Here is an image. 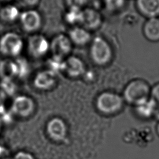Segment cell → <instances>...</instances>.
Listing matches in <instances>:
<instances>
[{
	"label": "cell",
	"instance_id": "cell-1",
	"mask_svg": "<svg viewBox=\"0 0 159 159\" xmlns=\"http://www.w3.org/2000/svg\"><path fill=\"white\" fill-rule=\"evenodd\" d=\"M151 88L147 82L141 79L130 81L123 92V98L127 102L137 106L150 98Z\"/></svg>",
	"mask_w": 159,
	"mask_h": 159
},
{
	"label": "cell",
	"instance_id": "cell-2",
	"mask_svg": "<svg viewBox=\"0 0 159 159\" xmlns=\"http://www.w3.org/2000/svg\"><path fill=\"white\" fill-rule=\"evenodd\" d=\"M89 53L93 61L99 66L108 64L113 56L110 44L101 36L95 37L92 40Z\"/></svg>",
	"mask_w": 159,
	"mask_h": 159
},
{
	"label": "cell",
	"instance_id": "cell-3",
	"mask_svg": "<svg viewBox=\"0 0 159 159\" xmlns=\"http://www.w3.org/2000/svg\"><path fill=\"white\" fill-rule=\"evenodd\" d=\"M124 101L123 97L119 94L111 91H105L97 97L96 107L103 114L112 115L122 109Z\"/></svg>",
	"mask_w": 159,
	"mask_h": 159
},
{
	"label": "cell",
	"instance_id": "cell-4",
	"mask_svg": "<svg viewBox=\"0 0 159 159\" xmlns=\"http://www.w3.org/2000/svg\"><path fill=\"white\" fill-rule=\"evenodd\" d=\"M72 42L68 35L63 34L55 35L50 42V50L52 55L64 58L70 54L72 50Z\"/></svg>",
	"mask_w": 159,
	"mask_h": 159
},
{
	"label": "cell",
	"instance_id": "cell-5",
	"mask_svg": "<svg viewBox=\"0 0 159 159\" xmlns=\"http://www.w3.org/2000/svg\"><path fill=\"white\" fill-rule=\"evenodd\" d=\"M46 132L52 140L61 142L66 138L67 134L66 125L62 119L54 117L48 122Z\"/></svg>",
	"mask_w": 159,
	"mask_h": 159
},
{
	"label": "cell",
	"instance_id": "cell-6",
	"mask_svg": "<svg viewBox=\"0 0 159 159\" xmlns=\"http://www.w3.org/2000/svg\"><path fill=\"white\" fill-rule=\"evenodd\" d=\"M29 47L31 53L36 57L44 56L50 50V42L42 35H36L30 39Z\"/></svg>",
	"mask_w": 159,
	"mask_h": 159
},
{
	"label": "cell",
	"instance_id": "cell-7",
	"mask_svg": "<svg viewBox=\"0 0 159 159\" xmlns=\"http://www.w3.org/2000/svg\"><path fill=\"white\" fill-rule=\"evenodd\" d=\"M86 71L83 61L78 57L69 56L65 59V71L66 75L71 78H78L84 75Z\"/></svg>",
	"mask_w": 159,
	"mask_h": 159
},
{
	"label": "cell",
	"instance_id": "cell-8",
	"mask_svg": "<svg viewBox=\"0 0 159 159\" xmlns=\"http://www.w3.org/2000/svg\"><path fill=\"white\" fill-rule=\"evenodd\" d=\"M102 23L101 14L94 9L88 7L83 10L81 25L88 30L98 29Z\"/></svg>",
	"mask_w": 159,
	"mask_h": 159
},
{
	"label": "cell",
	"instance_id": "cell-9",
	"mask_svg": "<svg viewBox=\"0 0 159 159\" xmlns=\"http://www.w3.org/2000/svg\"><path fill=\"white\" fill-rule=\"evenodd\" d=\"M136 6L147 19L159 17V0H136Z\"/></svg>",
	"mask_w": 159,
	"mask_h": 159
},
{
	"label": "cell",
	"instance_id": "cell-10",
	"mask_svg": "<svg viewBox=\"0 0 159 159\" xmlns=\"http://www.w3.org/2000/svg\"><path fill=\"white\" fill-rule=\"evenodd\" d=\"M68 36L73 44L80 46L84 45L91 40V35L89 31L79 25L72 27L70 30Z\"/></svg>",
	"mask_w": 159,
	"mask_h": 159
},
{
	"label": "cell",
	"instance_id": "cell-11",
	"mask_svg": "<svg viewBox=\"0 0 159 159\" xmlns=\"http://www.w3.org/2000/svg\"><path fill=\"white\" fill-rule=\"evenodd\" d=\"M56 75L48 70L39 72L34 80V84L40 90H49L56 84Z\"/></svg>",
	"mask_w": 159,
	"mask_h": 159
},
{
	"label": "cell",
	"instance_id": "cell-12",
	"mask_svg": "<svg viewBox=\"0 0 159 159\" xmlns=\"http://www.w3.org/2000/svg\"><path fill=\"white\" fill-rule=\"evenodd\" d=\"M22 21L25 29L28 31H35L42 25V17L36 11L30 10L22 15Z\"/></svg>",
	"mask_w": 159,
	"mask_h": 159
},
{
	"label": "cell",
	"instance_id": "cell-13",
	"mask_svg": "<svg viewBox=\"0 0 159 159\" xmlns=\"http://www.w3.org/2000/svg\"><path fill=\"white\" fill-rule=\"evenodd\" d=\"M143 33L148 40L159 42V17L147 19L143 24Z\"/></svg>",
	"mask_w": 159,
	"mask_h": 159
},
{
	"label": "cell",
	"instance_id": "cell-14",
	"mask_svg": "<svg viewBox=\"0 0 159 159\" xmlns=\"http://www.w3.org/2000/svg\"><path fill=\"white\" fill-rule=\"evenodd\" d=\"M157 105L151 98H148L135 106L137 113L142 117L148 118L153 116Z\"/></svg>",
	"mask_w": 159,
	"mask_h": 159
},
{
	"label": "cell",
	"instance_id": "cell-15",
	"mask_svg": "<svg viewBox=\"0 0 159 159\" xmlns=\"http://www.w3.org/2000/svg\"><path fill=\"white\" fill-rule=\"evenodd\" d=\"M83 17V9L77 7H70L66 12L65 20L71 25H78L81 23Z\"/></svg>",
	"mask_w": 159,
	"mask_h": 159
},
{
	"label": "cell",
	"instance_id": "cell-16",
	"mask_svg": "<svg viewBox=\"0 0 159 159\" xmlns=\"http://www.w3.org/2000/svg\"><path fill=\"white\" fill-rule=\"evenodd\" d=\"M65 59L58 56L52 55V57L48 61V70L52 73L58 75V73L65 71Z\"/></svg>",
	"mask_w": 159,
	"mask_h": 159
},
{
	"label": "cell",
	"instance_id": "cell-17",
	"mask_svg": "<svg viewBox=\"0 0 159 159\" xmlns=\"http://www.w3.org/2000/svg\"><path fill=\"white\" fill-rule=\"evenodd\" d=\"M17 104L19 109V112L24 116L30 115L34 109V103L33 101L27 97L20 98Z\"/></svg>",
	"mask_w": 159,
	"mask_h": 159
},
{
	"label": "cell",
	"instance_id": "cell-18",
	"mask_svg": "<svg viewBox=\"0 0 159 159\" xmlns=\"http://www.w3.org/2000/svg\"><path fill=\"white\" fill-rule=\"evenodd\" d=\"M104 6L110 12H116L120 10L125 5V0H104Z\"/></svg>",
	"mask_w": 159,
	"mask_h": 159
},
{
	"label": "cell",
	"instance_id": "cell-19",
	"mask_svg": "<svg viewBox=\"0 0 159 159\" xmlns=\"http://www.w3.org/2000/svg\"><path fill=\"white\" fill-rule=\"evenodd\" d=\"M150 98L154 101L156 104L159 106V82L151 88Z\"/></svg>",
	"mask_w": 159,
	"mask_h": 159
},
{
	"label": "cell",
	"instance_id": "cell-20",
	"mask_svg": "<svg viewBox=\"0 0 159 159\" xmlns=\"http://www.w3.org/2000/svg\"><path fill=\"white\" fill-rule=\"evenodd\" d=\"M66 3L70 7H77L81 8L87 2V0H65Z\"/></svg>",
	"mask_w": 159,
	"mask_h": 159
},
{
	"label": "cell",
	"instance_id": "cell-21",
	"mask_svg": "<svg viewBox=\"0 0 159 159\" xmlns=\"http://www.w3.org/2000/svg\"><path fill=\"white\" fill-rule=\"evenodd\" d=\"M14 159H34V158L31 154L22 152L17 153Z\"/></svg>",
	"mask_w": 159,
	"mask_h": 159
},
{
	"label": "cell",
	"instance_id": "cell-22",
	"mask_svg": "<svg viewBox=\"0 0 159 159\" xmlns=\"http://www.w3.org/2000/svg\"><path fill=\"white\" fill-rule=\"evenodd\" d=\"M20 1H22L24 6H34L37 5L39 2V0H20Z\"/></svg>",
	"mask_w": 159,
	"mask_h": 159
},
{
	"label": "cell",
	"instance_id": "cell-23",
	"mask_svg": "<svg viewBox=\"0 0 159 159\" xmlns=\"http://www.w3.org/2000/svg\"><path fill=\"white\" fill-rule=\"evenodd\" d=\"M153 116L159 120V106H157L156 109H155V111L154 112V114H153Z\"/></svg>",
	"mask_w": 159,
	"mask_h": 159
},
{
	"label": "cell",
	"instance_id": "cell-24",
	"mask_svg": "<svg viewBox=\"0 0 159 159\" xmlns=\"http://www.w3.org/2000/svg\"><path fill=\"white\" fill-rule=\"evenodd\" d=\"M157 132L158 135H159V122L158 123L157 126Z\"/></svg>",
	"mask_w": 159,
	"mask_h": 159
}]
</instances>
